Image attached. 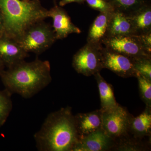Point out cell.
<instances>
[{
	"instance_id": "obj_1",
	"label": "cell",
	"mask_w": 151,
	"mask_h": 151,
	"mask_svg": "<svg viewBox=\"0 0 151 151\" xmlns=\"http://www.w3.org/2000/svg\"><path fill=\"white\" fill-rule=\"evenodd\" d=\"M34 137L39 151H72L78 140L72 108L50 113Z\"/></svg>"
},
{
	"instance_id": "obj_2",
	"label": "cell",
	"mask_w": 151,
	"mask_h": 151,
	"mask_svg": "<svg viewBox=\"0 0 151 151\" xmlns=\"http://www.w3.org/2000/svg\"><path fill=\"white\" fill-rule=\"evenodd\" d=\"M50 65L48 60L37 58L24 60L4 70L0 75L5 89L25 98L35 96L51 83Z\"/></svg>"
},
{
	"instance_id": "obj_3",
	"label": "cell",
	"mask_w": 151,
	"mask_h": 151,
	"mask_svg": "<svg viewBox=\"0 0 151 151\" xmlns=\"http://www.w3.org/2000/svg\"><path fill=\"white\" fill-rule=\"evenodd\" d=\"M4 33L18 42L29 27L48 17L39 0H0Z\"/></svg>"
},
{
	"instance_id": "obj_4",
	"label": "cell",
	"mask_w": 151,
	"mask_h": 151,
	"mask_svg": "<svg viewBox=\"0 0 151 151\" xmlns=\"http://www.w3.org/2000/svg\"><path fill=\"white\" fill-rule=\"evenodd\" d=\"M56 40L54 30L43 20L29 28L18 42L28 53L39 55L50 48Z\"/></svg>"
},
{
	"instance_id": "obj_5",
	"label": "cell",
	"mask_w": 151,
	"mask_h": 151,
	"mask_svg": "<svg viewBox=\"0 0 151 151\" xmlns=\"http://www.w3.org/2000/svg\"><path fill=\"white\" fill-rule=\"evenodd\" d=\"M133 116L127 108L119 104L116 108L102 111V129L114 140H118L129 135Z\"/></svg>"
},
{
	"instance_id": "obj_6",
	"label": "cell",
	"mask_w": 151,
	"mask_h": 151,
	"mask_svg": "<svg viewBox=\"0 0 151 151\" xmlns=\"http://www.w3.org/2000/svg\"><path fill=\"white\" fill-rule=\"evenodd\" d=\"M102 47H98L87 42L73 55L72 66L74 70L86 76L100 72L103 69L101 51Z\"/></svg>"
},
{
	"instance_id": "obj_7",
	"label": "cell",
	"mask_w": 151,
	"mask_h": 151,
	"mask_svg": "<svg viewBox=\"0 0 151 151\" xmlns=\"http://www.w3.org/2000/svg\"><path fill=\"white\" fill-rule=\"evenodd\" d=\"M105 48L135 59L150 57L145 49L138 35L119 36L108 37L103 42Z\"/></svg>"
},
{
	"instance_id": "obj_8",
	"label": "cell",
	"mask_w": 151,
	"mask_h": 151,
	"mask_svg": "<svg viewBox=\"0 0 151 151\" xmlns=\"http://www.w3.org/2000/svg\"><path fill=\"white\" fill-rule=\"evenodd\" d=\"M101 51L103 68L109 69L122 78H137L139 75L135 70L133 58L110 50L103 46Z\"/></svg>"
},
{
	"instance_id": "obj_9",
	"label": "cell",
	"mask_w": 151,
	"mask_h": 151,
	"mask_svg": "<svg viewBox=\"0 0 151 151\" xmlns=\"http://www.w3.org/2000/svg\"><path fill=\"white\" fill-rule=\"evenodd\" d=\"M48 17L53 20L52 27L57 40L67 37L71 34H80L81 30L73 24L66 11L57 4L54 0V6L48 10Z\"/></svg>"
},
{
	"instance_id": "obj_10",
	"label": "cell",
	"mask_w": 151,
	"mask_h": 151,
	"mask_svg": "<svg viewBox=\"0 0 151 151\" xmlns=\"http://www.w3.org/2000/svg\"><path fill=\"white\" fill-rule=\"evenodd\" d=\"M116 141L102 129L78 140L72 151H106L113 150Z\"/></svg>"
},
{
	"instance_id": "obj_11",
	"label": "cell",
	"mask_w": 151,
	"mask_h": 151,
	"mask_svg": "<svg viewBox=\"0 0 151 151\" xmlns=\"http://www.w3.org/2000/svg\"><path fill=\"white\" fill-rule=\"evenodd\" d=\"M28 56V53L18 42L6 35L4 33L0 35V60L5 67H12Z\"/></svg>"
},
{
	"instance_id": "obj_12",
	"label": "cell",
	"mask_w": 151,
	"mask_h": 151,
	"mask_svg": "<svg viewBox=\"0 0 151 151\" xmlns=\"http://www.w3.org/2000/svg\"><path fill=\"white\" fill-rule=\"evenodd\" d=\"M78 139L102 129V111L101 109L87 113H78L74 116Z\"/></svg>"
},
{
	"instance_id": "obj_13",
	"label": "cell",
	"mask_w": 151,
	"mask_h": 151,
	"mask_svg": "<svg viewBox=\"0 0 151 151\" xmlns=\"http://www.w3.org/2000/svg\"><path fill=\"white\" fill-rule=\"evenodd\" d=\"M111 13H100L97 16L89 27L87 43L98 47L103 46V42L108 37V25Z\"/></svg>"
},
{
	"instance_id": "obj_14",
	"label": "cell",
	"mask_w": 151,
	"mask_h": 151,
	"mask_svg": "<svg viewBox=\"0 0 151 151\" xmlns=\"http://www.w3.org/2000/svg\"><path fill=\"white\" fill-rule=\"evenodd\" d=\"M136 35L129 16L120 11L111 13L108 31V37Z\"/></svg>"
},
{
	"instance_id": "obj_15",
	"label": "cell",
	"mask_w": 151,
	"mask_h": 151,
	"mask_svg": "<svg viewBox=\"0 0 151 151\" xmlns=\"http://www.w3.org/2000/svg\"><path fill=\"white\" fill-rule=\"evenodd\" d=\"M129 134L140 139L151 137V107L146 106L145 109L139 116H133L130 122Z\"/></svg>"
},
{
	"instance_id": "obj_16",
	"label": "cell",
	"mask_w": 151,
	"mask_h": 151,
	"mask_svg": "<svg viewBox=\"0 0 151 151\" xmlns=\"http://www.w3.org/2000/svg\"><path fill=\"white\" fill-rule=\"evenodd\" d=\"M128 15L136 35L151 32V5L150 2Z\"/></svg>"
},
{
	"instance_id": "obj_17",
	"label": "cell",
	"mask_w": 151,
	"mask_h": 151,
	"mask_svg": "<svg viewBox=\"0 0 151 151\" xmlns=\"http://www.w3.org/2000/svg\"><path fill=\"white\" fill-rule=\"evenodd\" d=\"M94 76L100 94V109L102 111H105L116 108L119 104L115 98L112 85L105 81L100 72L95 73Z\"/></svg>"
},
{
	"instance_id": "obj_18",
	"label": "cell",
	"mask_w": 151,
	"mask_h": 151,
	"mask_svg": "<svg viewBox=\"0 0 151 151\" xmlns=\"http://www.w3.org/2000/svg\"><path fill=\"white\" fill-rule=\"evenodd\" d=\"M114 7L115 10L129 14L150 2L149 0H105Z\"/></svg>"
},
{
	"instance_id": "obj_19",
	"label": "cell",
	"mask_w": 151,
	"mask_h": 151,
	"mask_svg": "<svg viewBox=\"0 0 151 151\" xmlns=\"http://www.w3.org/2000/svg\"><path fill=\"white\" fill-rule=\"evenodd\" d=\"M142 139L132 137L129 134L116 141V145L113 150L144 151L147 146L142 142Z\"/></svg>"
},
{
	"instance_id": "obj_20",
	"label": "cell",
	"mask_w": 151,
	"mask_h": 151,
	"mask_svg": "<svg viewBox=\"0 0 151 151\" xmlns=\"http://www.w3.org/2000/svg\"><path fill=\"white\" fill-rule=\"evenodd\" d=\"M12 94L5 89L0 91V128L5 124L12 109Z\"/></svg>"
},
{
	"instance_id": "obj_21",
	"label": "cell",
	"mask_w": 151,
	"mask_h": 151,
	"mask_svg": "<svg viewBox=\"0 0 151 151\" xmlns=\"http://www.w3.org/2000/svg\"><path fill=\"white\" fill-rule=\"evenodd\" d=\"M137 78L141 99L146 106L151 107V80L139 74Z\"/></svg>"
},
{
	"instance_id": "obj_22",
	"label": "cell",
	"mask_w": 151,
	"mask_h": 151,
	"mask_svg": "<svg viewBox=\"0 0 151 151\" xmlns=\"http://www.w3.org/2000/svg\"><path fill=\"white\" fill-rule=\"evenodd\" d=\"M134 66L139 74L151 80V58L134 59Z\"/></svg>"
},
{
	"instance_id": "obj_23",
	"label": "cell",
	"mask_w": 151,
	"mask_h": 151,
	"mask_svg": "<svg viewBox=\"0 0 151 151\" xmlns=\"http://www.w3.org/2000/svg\"><path fill=\"white\" fill-rule=\"evenodd\" d=\"M85 2L90 8L100 13H111L115 10L114 7L105 0H85Z\"/></svg>"
},
{
	"instance_id": "obj_24",
	"label": "cell",
	"mask_w": 151,
	"mask_h": 151,
	"mask_svg": "<svg viewBox=\"0 0 151 151\" xmlns=\"http://www.w3.org/2000/svg\"><path fill=\"white\" fill-rule=\"evenodd\" d=\"M141 43L146 51L151 55V32L138 35Z\"/></svg>"
},
{
	"instance_id": "obj_25",
	"label": "cell",
	"mask_w": 151,
	"mask_h": 151,
	"mask_svg": "<svg viewBox=\"0 0 151 151\" xmlns=\"http://www.w3.org/2000/svg\"><path fill=\"white\" fill-rule=\"evenodd\" d=\"M85 0H61L59 2V6H64L71 3H76L79 4H84Z\"/></svg>"
},
{
	"instance_id": "obj_26",
	"label": "cell",
	"mask_w": 151,
	"mask_h": 151,
	"mask_svg": "<svg viewBox=\"0 0 151 151\" xmlns=\"http://www.w3.org/2000/svg\"><path fill=\"white\" fill-rule=\"evenodd\" d=\"M4 32V21L1 13L0 11V35Z\"/></svg>"
},
{
	"instance_id": "obj_27",
	"label": "cell",
	"mask_w": 151,
	"mask_h": 151,
	"mask_svg": "<svg viewBox=\"0 0 151 151\" xmlns=\"http://www.w3.org/2000/svg\"><path fill=\"white\" fill-rule=\"evenodd\" d=\"M5 67V66L4 65V63L0 60V75H1L2 72L4 70Z\"/></svg>"
},
{
	"instance_id": "obj_28",
	"label": "cell",
	"mask_w": 151,
	"mask_h": 151,
	"mask_svg": "<svg viewBox=\"0 0 151 151\" xmlns=\"http://www.w3.org/2000/svg\"><path fill=\"white\" fill-rule=\"evenodd\" d=\"M24 1H28V0H24Z\"/></svg>"
}]
</instances>
